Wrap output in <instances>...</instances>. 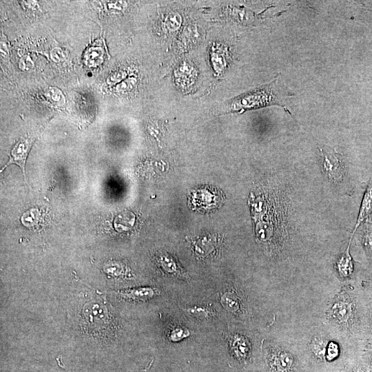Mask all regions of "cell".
<instances>
[{"mask_svg":"<svg viewBox=\"0 0 372 372\" xmlns=\"http://www.w3.org/2000/svg\"><path fill=\"white\" fill-rule=\"evenodd\" d=\"M320 150L324 174L331 183H341L347 172L346 164L342 158V154L330 147L320 148Z\"/></svg>","mask_w":372,"mask_h":372,"instance_id":"obj_1","label":"cell"},{"mask_svg":"<svg viewBox=\"0 0 372 372\" xmlns=\"http://www.w3.org/2000/svg\"><path fill=\"white\" fill-rule=\"evenodd\" d=\"M34 141L35 138L32 136L21 138L11 149L9 154V160L1 168V172L10 164H16L21 169L26 182L25 171V161Z\"/></svg>","mask_w":372,"mask_h":372,"instance_id":"obj_2","label":"cell"},{"mask_svg":"<svg viewBox=\"0 0 372 372\" xmlns=\"http://www.w3.org/2000/svg\"><path fill=\"white\" fill-rule=\"evenodd\" d=\"M372 213V178L369 181L363 197L361 202L359 214L357 218V220L355 225V227L353 228V233L351 234V236L349 239V242L351 241L352 238L358 229V228L360 227V225L363 223L368 220L371 214Z\"/></svg>","mask_w":372,"mask_h":372,"instance_id":"obj_3","label":"cell"},{"mask_svg":"<svg viewBox=\"0 0 372 372\" xmlns=\"http://www.w3.org/2000/svg\"><path fill=\"white\" fill-rule=\"evenodd\" d=\"M118 295L129 300L143 301L148 300L158 293V291L152 287H138L118 291Z\"/></svg>","mask_w":372,"mask_h":372,"instance_id":"obj_4","label":"cell"},{"mask_svg":"<svg viewBox=\"0 0 372 372\" xmlns=\"http://www.w3.org/2000/svg\"><path fill=\"white\" fill-rule=\"evenodd\" d=\"M266 90H260L252 95L244 98L242 101V105L248 108L254 106H260L270 104L271 102L276 103L275 96L271 94V90L269 92Z\"/></svg>","mask_w":372,"mask_h":372,"instance_id":"obj_5","label":"cell"},{"mask_svg":"<svg viewBox=\"0 0 372 372\" xmlns=\"http://www.w3.org/2000/svg\"><path fill=\"white\" fill-rule=\"evenodd\" d=\"M293 364L292 357L284 352L274 353L271 356V365L280 371H287Z\"/></svg>","mask_w":372,"mask_h":372,"instance_id":"obj_6","label":"cell"},{"mask_svg":"<svg viewBox=\"0 0 372 372\" xmlns=\"http://www.w3.org/2000/svg\"><path fill=\"white\" fill-rule=\"evenodd\" d=\"M350 243L351 242H349L347 249L338 261L337 265L339 272L344 277L349 276L352 273L353 269L352 258L349 254Z\"/></svg>","mask_w":372,"mask_h":372,"instance_id":"obj_7","label":"cell"},{"mask_svg":"<svg viewBox=\"0 0 372 372\" xmlns=\"http://www.w3.org/2000/svg\"><path fill=\"white\" fill-rule=\"evenodd\" d=\"M160 263L163 269L169 274L178 277H185L180 267L170 256H161Z\"/></svg>","mask_w":372,"mask_h":372,"instance_id":"obj_8","label":"cell"},{"mask_svg":"<svg viewBox=\"0 0 372 372\" xmlns=\"http://www.w3.org/2000/svg\"><path fill=\"white\" fill-rule=\"evenodd\" d=\"M362 243L367 256L372 258V223L368 220L364 223Z\"/></svg>","mask_w":372,"mask_h":372,"instance_id":"obj_9","label":"cell"},{"mask_svg":"<svg viewBox=\"0 0 372 372\" xmlns=\"http://www.w3.org/2000/svg\"><path fill=\"white\" fill-rule=\"evenodd\" d=\"M86 52L85 58L90 65H97L103 62L104 50L101 46H92Z\"/></svg>","mask_w":372,"mask_h":372,"instance_id":"obj_10","label":"cell"},{"mask_svg":"<svg viewBox=\"0 0 372 372\" xmlns=\"http://www.w3.org/2000/svg\"><path fill=\"white\" fill-rule=\"evenodd\" d=\"M223 306L231 312H236L239 308V304L234 295L230 292L225 293L221 297Z\"/></svg>","mask_w":372,"mask_h":372,"instance_id":"obj_11","label":"cell"},{"mask_svg":"<svg viewBox=\"0 0 372 372\" xmlns=\"http://www.w3.org/2000/svg\"><path fill=\"white\" fill-rule=\"evenodd\" d=\"M190 332L187 329L180 326H176L169 331V340L172 342H178L187 338Z\"/></svg>","mask_w":372,"mask_h":372,"instance_id":"obj_12","label":"cell"},{"mask_svg":"<svg viewBox=\"0 0 372 372\" xmlns=\"http://www.w3.org/2000/svg\"><path fill=\"white\" fill-rule=\"evenodd\" d=\"M181 21V17L178 13H172L166 17L165 25L169 31L174 32L179 28Z\"/></svg>","mask_w":372,"mask_h":372,"instance_id":"obj_13","label":"cell"},{"mask_svg":"<svg viewBox=\"0 0 372 372\" xmlns=\"http://www.w3.org/2000/svg\"><path fill=\"white\" fill-rule=\"evenodd\" d=\"M187 311L192 316L201 319L207 318L211 314L209 309L199 306L190 307Z\"/></svg>","mask_w":372,"mask_h":372,"instance_id":"obj_14","label":"cell"},{"mask_svg":"<svg viewBox=\"0 0 372 372\" xmlns=\"http://www.w3.org/2000/svg\"><path fill=\"white\" fill-rule=\"evenodd\" d=\"M247 342L240 337H235L232 340V348L237 355H245L247 351Z\"/></svg>","mask_w":372,"mask_h":372,"instance_id":"obj_15","label":"cell"},{"mask_svg":"<svg viewBox=\"0 0 372 372\" xmlns=\"http://www.w3.org/2000/svg\"><path fill=\"white\" fill-rule=\"evenodd\" d=\"M337 354H338L337 346L333 343H331L329 346L328 352H327L329 359H332L335 358L337 355Z\"/></svg>","mask_w":372,"mask_h":372,"instance_id":"obj_16","label":"cell"},{"mask_svg":"<svg viewBox=\"0 0 372 372\" xmlns=\"http://www.w3.org/2000/svg\"><path fill=\"white\" fill-rule=\"evenodd\" d=\"M353 372H366V371L363 370L362 368L358 367L354 369Z\"/></svg>","mask_w":372,"mask_h":372,"instance_id":"obj_17","label":"cell"}]
</instances>
